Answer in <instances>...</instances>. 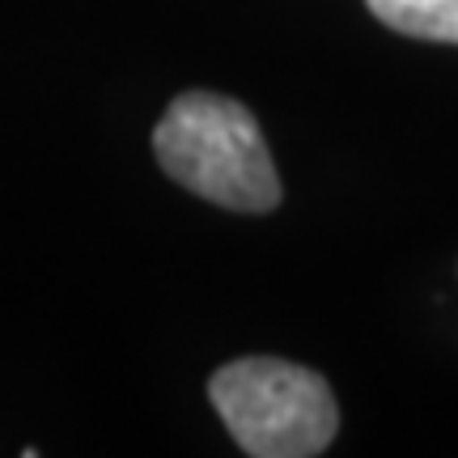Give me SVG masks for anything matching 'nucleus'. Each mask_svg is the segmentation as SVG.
I'll return each mask as SVG.
<instances>
[{"instance_id":"1","label":"nucleus","mask_w":458,"mask_h":458,"mask_svg":"<svg viewBox=\"0 0 458 458\" xmlns=\"http://www.w3.org/2000/svg\"><path fill=\"white\" fill-rule=\"evenodd\" d=\"M157 162L174 182L233 213H272L280 179L255 114L221 94H182L153 131Z\"/></svg>"},{"instance_id":"3","label":"nucleus","mask_w":458,"mask_h":458,"mask_svg":"<svg viewBox=\"0 0 458 458\" xmlns=\"http://www.w3.org/2000/svg\"><path fill=\"white\" fill-rule=\"evenodd\" d=\"M369 13L411 38L458 43V0H365Z\"/></svg>"},{"instance_id":"2","label":"nucleus","mask_w":458,"mask_h":458,"mask_svg":"<svg viewBox=\"0 0 458 458\" xmlns=\"http://www.w3.org/2000/svg\"><path fill=\"white\" fill-rule=\"evenodd\" d=\"M208 394L233 442L255 458L323 454L340 425L331 386L293 360H229L213 374Z\"/></svg>"}]
</instances>
